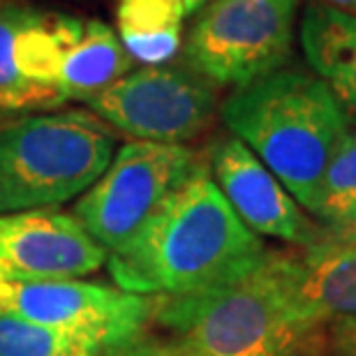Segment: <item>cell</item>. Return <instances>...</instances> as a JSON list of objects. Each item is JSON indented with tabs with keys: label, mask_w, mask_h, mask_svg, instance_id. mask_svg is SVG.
<instances>
[{
	"label": "cell",
	"mask_w": 356,
	"mask_h": 356,
	"mask_svg": "<svg viewBox=\"0 0 356 356\" xmlns=\"http://www.w3.org/2000/svg\"><path fill=\"white\" fill-rule=\"evenodd\" d=\"M312 216L329 232H356V130L347 132L326 167Z\"/></svg>",
	"instance_id": "obj_16"
},
{
	"label": "cell",
	"mask_w": 356,
	"mask_h": 356,
	"mask_svg": "<svg viewBox=\"0 0 356 356\" xmlns=\"http://www.w3.org/2000/svg\"><path fill=\"white\" fill-rule=\"evenodd\" d=\"M113 153L116 134L90 111H38L0 125V213L72 202L104 174Z\"/></svg>",
	"instance_id": "obj_4"
},
{
	"label": "cell",
	"mask_w": 356,
	"mask_h": 356,
	"mask_svg": "<svg viewBox=\"0 0 356 356\" xmlns=\"http://www.w3.org/2000/svg\"><path fill=\"white\" fill-rule=\"evenodd\" d=\"M181 3H183L185 12H188V17H190V14H197L199 10H202V7L209 3V0H181Z\"/></svg>",
	"instance_id": "obj_20"
},
{
	"label": "cell",
	"mask_w": 356,
	"mask_h": 356,
	"mask_svg": "<svg viewBox=\"0 0 356 356\" xmlns=\"http://www.w3.org/2000/svg\"><path fill=\"white\" fill-rule=\"evenodd\" d=\"M79 338L0 312V356H60Z\"/></svg>",
	"instance_id": "obj_17"
},
{
	"label": "cell",
	"mask_w": 356,
	"mask_h": 356,
	"mask_svg": "<svg viewBox=\"0 0 356 356\" xmlns=\"http://www.w3.org/2000/svg\"><path fill=\"white\" fill-rule=\"evenodd\" d=\"M322 3L340 7V10H347V12H356V0H322Z\"/></svg>",
	"instance_id": "obj_21"
},
{
	"label": "cell",
	"mask_w": 356,
	"mask_h": 356,
	"mask_svg": "<svg viewBox=\"0 0 356 356\" xmlns=\"http://www.w3.org/2000/svg\"><path fill=\"white\" fill-rule=\"evenodd\" d=\"M153 319L178 356H331L303 296L298 250H266L257 268L225 287L155 296Z\"/></svg>",
	"instance_id": "obj_1"
},
{
	"label": "cell",
	"mask_w": 356,
	"mask_h": 356,
	"mask_svg": "<svg viewBox=\"0 0 356 356\" xmlns=\"http://www.w3.org/2000/svg\"><path fill=\"white\" fill-rule=\"evenodd\" d=\"M99 356H178V352L169 340H158L146 336V333H139L125 343L102 347Z\"/></svg>",
	"instance_id": "obj_18"
},
{
	"label": "cell",
	"mask_w": 356,
	"mask_h": 356,
	"mask_svg": "<svg viewBox=\"0 0 356 356\" xmlns=\"http://www.w3.org/2000/svg\"><path fill=\"white\" fill-rule=\"evenodd\" d=\"M298 0H209L183 40L188 65L216 86L241 88L287 65Z\"/></svg>",
	"instance_id": "obj_5"
},
{
	"label": "cell",
	"mask_w": 356,
	"mask_h": 356,
	"mask_svg": "<svg viewBox=\"0 0 356 356\" xmlns=\"http://www.w3.org/2000/svg\"><path fill=\"white\" fill-rule=\"evenodd\" d=\"M345 356H356V352H352V354H345Z\"/></svg>",
	"instance_id": "obj_22"
},
{
	"label": "cell",
	"mask_w": 356,
	"mask_h": 356,
	"mask_svg": "<svg viewBox=\"0 0 356 356\" xmlns=\"http://www.w3.org/2000/svg\"><path fill=\"white\" fill-rule=\"evenodd\" d=\"M308 67L322 79L356 125V12L310 3L298 24Z\"/></svg>",
	"instance_id": "obj_13"
},
{
	"label": "cell",
	"mask_w": 356,
	"mask_h": 356,
	"mask_svg": "<svg viewBox=\"0 0 356 356\" xmlns=\"http://www.w3.org/2000/svg\"><path fill=\"white\" fill-rule=\"evenodd\" d=\"M83 104L134 141L185 146L213 125L218 86L190 65H144Z\"/></svg>",
	"instance_id": "obj_7"
},
{
	"label": "cell",
	"mask_w": 356,
	"mask_h": 356,
	"mask_svg": "<svg viewBox=\"0 0 356 356\" xmlns=\"http://www.w3.org/2000/svg\"><path fill=\"white\" fill-rule=\"evenodd\" d=\"M99 345H92L88 340H74L60 356H99Z\"/></svg>",
	"instance_id": "obj_19"
},
{
	"label": "cell",
	"mask_w": 356,
	"mask_h": 356,
	"mask_svg": "<svg viewBox=\"0 0 356 356\" xmlns=\"http://www.w3.org/2000/svg\"><path fill=\"white\" fill-rule=\"evenodd\" d=\"M206 165L234 213L257 236L308 248L326 232L234 134L213 141Z\"/></svg>",
	"instance_id": "obj_10"
},
{
	"label": "cell",
	"mask_w": 356,
	"mask_h": 356,
	"mask_svg": "<svg viewBox=\"0 0 356 356\" xmlns=\"http://www.w3.org/2000/svg\"><path fill=\"white\" fill-rule=\"evenodd\" d=\"M298 252L303 296L324 324L331 356L356 352V232L326 229Z\"/></svg>",
	"instance_id": "obj_12"
},
{
	"label": "cell",
	"mask_w": 356,
	"mask_h": 356,
	"mask_svg": "<svg viewBox=\"0 0 356 356\" xmlns=\"http://www.w3.org/2000/svg\"><path fill=\"white\" fill-rule=\"evenodd\" d=\"M264 254L204 162L130 243L109 252V273L132 294L188 296L241 280Z\"/></svg>",
	"instance_id": "obj_2"
},
{
	"label": "cell",
	"mask_w": 356,
	"mask_h": 356,
	"mask_svg": "<svg viewBox=\"0 0 356 356\" xmlns=\"http://www.w3.org/2000/svg\"><path fill=\"white\" fill-rule=\"evenodd\" d=\"M63 54V12L0 0V116L54 111L65 104Z\"/></svg>",
	"instance_id": "obj_9"
},
{
	"label": "cell",
	"mask_w": 356,
	"mask_h": 356,
	"mask_svg": "<svg viewBox=\"0 0 356 356\" xmlns=\"http://www.w3.org/2000/svg\"><path fill=\"white\" fill-rule=\"evenodd\" d=\"M220 113L301 209L315 211L326 167L352 130L331 88L312 70L284 65L234 88Z\"/></svg>",
	"instance_id": "obj_3"
},
{
	"label": "cell",
	"mask_w": 356,
	"mask_h": 356,
	"mask_svg": "<svg viewBox=\"0 0 356 356\" xmlns=\"http://www.w3.org/2000/svg\"><path fill=\"white\" fill-rule=\"evenodd\" d=\"M202 165V155L188 146L130 141L76 199L72 216L99 248L116 252Z\"/></svg>",
	"instance_id": "obj_6"
},
{
	"label": "cell",
	"mask_w": 356,
	"mask_h": 356,
	"mask_svg": "<svg viewBox=\"0 0 356 356\" xmlns=\"http://www.w3.org/2000/svg\"><path fill=\"white\" fill-rule=\"evenodd\" d=\"M181 0H118L116 35L134 63L165 65L183 49Z\"/></svg>",
	"instance_id": "obj_15"
},
{
	"label": "cell",
	"mask_w": 356,
	"mask_h": 356,
	"mask_svg": "<svg viewBox=\"0 0 356 356\" xmlns=\"http://www.w3.org/2000/svg\"><path fill=\"white\" fill-rule=\"evenodd\" d=\"M104 261L106 250L70 213H0V280L81 277Z\"/></svg>",
	"instance_id": "obj_11"
},
{
	"label": "cell",
	"mask_w": 356,
	"mask_h": 356,
	"mask_svg": "<svg viewBox=\"0 0 356 356\" xmlns=\"http://www.w3.org/2000/svg\"><path fill=\"white\" fill-rule=\"evenodd\" d=\"M63 26H65V54H63L60 83L67 102L70 99L86 102L134 70L132 56L125 51L109 24L65 14Z\"/></svg>",
	"instance_id": "obj_14"
},
{
	"label": "cell",
	"mask_w": 356,
	"mask_h": 356,
	"mask_svg": "<svg viewBox=\"0 0 356 356\" xmlns=\"http://www.w3.org/2000/svg\"><path fill=\"white\" fill-rule=\"evenodd\" d=\"M155 296L120 287L60 280H0V312L31 324L109 347L146 333Z\"/></svg>",
	"instance_id": "obj_8"
}]
</instances>
